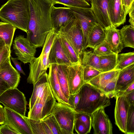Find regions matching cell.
<instances>
[{"label":"cell","instance_id":"obj_1","mask_svg":"<svg viewBox=\"0 0 134 134\" xmlns=\"http://www.w3.org/2000/svg\"><path fill=\"white\" fill-rule=\"evenodd\" d=\"M30 18L26 38L36 48L42 47L48 34L53 30L51 13L54 4L49 0H28Z\"/></svg>","mask_w":134,"mask_h":134},{"label":"cell","instance_id":"obj_2","mask_svg":"<svg viewBox=\"0 0 134 134\" xmlns=\"http://www.w3.org/2000/svg\"><path fill=\"white\" fill-rule=\"evenodd\" d=\"M30 18L28 0H9L0 8V19L27 32Z\"/></svg>","mask_w":134,"mask_h":134},{"label":"cell","instance_id":"obj_3","mask_svg":"<svg viewBox=\"0 0 134 134\" xmlns=\"http://www.w3.org/2000/svg\"><path fill=\"white\" fill-rule=\"evenodd\" d=\"M79 92L81 97L74 109L76 112L85 113L91 115L99 108H105L110 104V98L103 91L88 83H85Z\"/></svg>","mask_w":134,"mask_h":134},{"label":"cell","instance_id":"obj_4","mask_svg":"<svg viewBox=\"0 0 134 134\" xmlns=\"http://www.w3.org/2000/svg\"><path fill=\"white\" fill-rule=\"evenodd\" d=\"M56 100L48 83L29 110L27 117L34 119L43 120L51 114Z\"/></svg>","mask_w":134,"mask_h":134},{"label":"cell","instance_id":"obj_5","mask_svg":"<svg viewBox=\"0 0 134 134\" xmlns=\"http://www.w3.org/2000/svg\"><path fill=\"white\" fill-rule=\"evenodd\" d=\"M76 112L69 106L56 102L51 114L54 115L62 134H74Z\"/></svg>","mask_w":134,"mask_h":134},{"label":"cell","instance_id":"obj_6","mask_svg":"<svg viewBox=\"0 0 134 134\" xmlns=\"http://www.w3.org/2000/svg\"><path fill=\"white\" fill-rule=\"evenodd\" d=\"M0 103L4 107L25 116L27 102L24 94L16 88H9L0 96Z\"/></svg>","mask_w":134,"mask_h":134},{"label":"cell","instance_id":"obj_7","mask_svg":"<svg viewBox=\"0 0 134 134\" xmlns=\"http://www.w3.org/2000/svg\"><path fill=\"white\" fill-rule=\"evenodd\" d=\"M69 7L74 14L81 27L83 36V51L86 49L89 34L98 23L91 7Z\"/></svg>","mask_w":134,"mask_h":134},{"label":"cell","instance_id":"obj_8","mask_svg":"<svg viewBox=\"0 0 134 134\" xmlns=\"http://www.w3.org/2000/svg\"><path fill=\"white\" fill-rule=\"evenodd\" d=\"M59 33L65 37L80 57L83 51V36L80 24L76 18L62 27Z\"/></svg>","mask_w":134,"mask_h":134},{"label":"cell","instance_id":"obj_9","mask_svg":"<svg viewBox=\"0 0 134 134\" xmlns=\"http://www.w3.org/2000/svg\"><path fill=\"white\" fill-rule=\"evenodd\" d=\"M49 54L41 52L39 56L33 58L29 63L30 72L27 81L34 85L49 68Z\"/></svg>","mask_w":134,"mask_h":134},{"label":"cell","instance_id":"obj_10","mask_svg":"<svg viewBox=\"0 0 134 134\" xmlns=\"http://www.w3.org/2000/svg\"><path fill=\"white\" fill-rule=\"evenodd\" d=\"M83 66L81 61L66 65V71L70 95L77 93L85 83L83 76Z\"/></svg>","mask_w":134,"mask_h":134},{"label":"cell","instance_id":"obj_11","mask_svg":"<svg viewBox=\"0 0 134 134\" xmlns=\"http://www.w3.org/2000/svg\"><path fill=\"white\" fill-rule=\"evenodd\" d=\"M13 48L17 59L24 64L29 63L35 57L36 48L31 45L24 36H16L13 42Z\"/></svg>","mask_w":134,"mask_h":134},{"label":"cell","instance_id":"obj_12","mask_svg":"<svg viewBox=\"0 0 134 134\" xmlns=\"http://www.w3.org/2000/svg\"><path fill=\"white\" fill-rule=\"evenodd\" d=\"M5 120L4 124L8 125L18 134H32L31 130L23 116L4 107Z\"/></svg>","mask_w":134,"mask_h":134},{"label":"cell","instance_id":"obj_13","mask_svg":"<svg viewBox=\"0 0 134 134\" xmlns=\"http://www.w3.org/2000/svg\"><path fill=\"white\" fill-rule=\"evenodd\" d=\"M53 30L58 33L61 28L76 19L69 7H56L53 5L51 13Z\"/></svg>","mask_w":134,"mask_h":134},{"label":"cell","instance_id":"obj_14","mask_svg":"<svg viewBox=\"0 0 134 134\" xmlns=\"http://www.w3.org/2000/svg\"><path fill=\"white\" fill-rule=\"evenodd\" d=\"M104 109L103 108H100L91 115L94 134H113L112 124Z\"/></svg>","mask_w":134,"mask_h":134},{"label":"cell","instance_id":"obj_15","mask_svg":"<svg viewBox=\"0 0 134 134\" xmlns=\"http://www.w3.org/2000/svg\"><path fill=\"white\" fill-rule=\"evenodd\" d=\"M91 8L98 23L105 29L113 27L109 11L110 0H90Z\"/></svg>","mask_w":134,"mask_h":134},{"label":"cell","instance_id":"obj_16","mask_svg":"<svg viewBox=\"0 0 134 134\" xmlns=\"http://www.w3.org/2000/svg\"><path fill=\"white\" fill-rule=\"evenodd\" d=\"M115 98V124L121 131L125 133L126 119L130 105L124 95H117Z\"/></svg>","mask_w":134,"mask_h":134},{"label":"cell","instance_id":"obj_17","mask_svg":"<svg viewBox=\"0 0 134 134\" xmlns=\"http://www.w3.org/2000/svg\"><path fill=\"white\" fill-rule=\"evenodd\" d=\"M50 64L69 65L72 64L68 58L63 49L59 33L55 37L49 53Z\"/></svg>","mask_w":134,"mask_h":134},{"label":"cell","instance_id":"obj_18","mask_svg":"<svg viewBox=\"0 0 134 134\" xmlns=\"http://www.w3.org/2000/svg\"><path fill=\"white\" fill-rule=\"evenodd\" d=\"M10 56L0 68V77L10 88H15L19 83L20 76V73L12 65Z\"/></svg>","mask_w":134,"mask_h":134},{"label":"cell","instance_id":"obj_19","mask_svg":"<svg viewBox=\"0 0 134 134\" xmlns=\"http://www.w3.org/2000/svg\"><path fill=\"white\" fill-rule=\"evenodd\" d=\"M57 65L51 64L49 68L48 83L52 92L56 100L59 103L70 106L69 101L62 91L57 74Z\"/></svg>","mask_w":134,"mask_h":134},{"label":"cell","instance_id":"obj_20","mask_svg":"<svg viewBox=\"0 0 134 134\" xmlns=\"http://www.w3.org/2000/svg\"><path fill=\"white\" fill-rule=\"evenodd\" d=\"M134 82V64L120 70L114 92L116 98L119 92L124 91Z\"/></svg>","mask_w":134,"mask_h":134},{"label":"cell","instance_id":"obj_21","mask_svg":"<svg viewBox=\"0 0 134 134\" xmlns=\"http://www.w3.org/2000/svg\"><path fill=\"white\" fill-rule=\"evenodd\" d=\"M109 11L113 27L116 28L125 22L127 15L123 9L121 0H110Z\"/></svg>","mask_w":134,"mask_h":134},{"label":"cell","instance_id":"obj_22","mask_svg":"<svg viewBox=\"0 0 134 134\" xmlns=\"http://www.w3.org/2000/svg\"><path fill=\"white\" fill-rule=\"evenodd\" d=\"M105 30L106 37L105 41L108 44L114 53L119 54L124 48L119 30L112 27Z\"/></svg>","mask_w":134,"mask_h":134},{"label":"cell","instance_id":"obj_23","mask_svg":"<svg viewBox=\"0 0 134 134\" xmlns=\"http://www.w3.org/2000/svg\"><path fill=\"white\" fill-rule=\"evenodd\" d=\"M105 29L98 23L89 35L86 48L89 47L94 49L105 41Z\"/></svg>","mask_w":134,"mask_h":134},{"label":"cell","instance_id":"obj_24","mask_svg":"<svg viewBox=\"0 0 134 134\" xmlns=\"http://www.w3.org/2000/svg\"><path fill=\"white\" fill-rule=\"evenodd\" d=\"M48 83V74L46 72L33 85V91L30 99L29 104V110L32 109L37 99L41 95Z\"/></svg>","mask_w":134,"mask_h":134},{"label":"cell","instance_id":"obj_25","mask_svg":"<svg viewBox=\"0 0 134 134\" xmlns=\"http://www.w3.org/2000/svg\"><path fill=\"white\" fill-rule=\"evenodd\" d=\"M66 65H57V74L62 92L69 101L70 94L66 73Z\"/></svg>","mask_w":134,"mask_h":134},{"label":"cell","instance_id":"obj_26","mask_svg":"<svg viewBox=\"0 0 134 134\" xmlns=\"http://www.w3.org/2000/svg\"><path fill=\"white\" fill-rule=\"evenodd\" d=\"M117 54L114 53L99 56L100 71L102 72L114 69L117 65Z\"/></svg>","mask_w":134,"mask_h":134},{"label":"cell","instance_id":"obj_27","mask_svg":"<svg viewBox=\"0 0 134 134\" xmlns=\"http://www.w3.org/2000/svg\"><path fill=\"white\" fill-rule=\"evenodd\" d=\"M16 29L15 27L8 23L3 22L0 24V37L3 39L5 45L10 48Z\"/></svg>","mask_w":134,"mask_h":134},{"label":"cell","instance_id":"obj_28","mask_svg":"<svg viewBox=\"0 0 134 134\" xmlns=\"http://www.w3.org/2000/svg\"><path fill=\"white\" fill-rule=\"evenodd\" d=\"M119 32L124 47L134 48V28L130 25L124 26Z\"/></svg>","mask_w":134,"mask_h":134},{"label":"cell","instance_id":"obj_29","mask_svg":"<svg viewBox=\"0 0 134 134\" xmlns=\"http://www.w3.org/2000/svg\"><path fill=\"white\" fill-rule=\"evenodd\" d=\"M59 34L64 50L71 63L73 64L81 61L80 57L77 54L65 37L61 33H59Z\"/></svg>","mask_w":134,"mask_h":134},{"label":"cell","instance_id":"obj_30","mask_svg":"<svg viewBox=\"0 0 134 134\" xmlns=\"http://www.w3.org/2000/svg\"><path fill=\"white\" fill-rule=\"evenodd\" d=\"M82 54V56L81 63L83 66H90L100 71L99 56L93 53L92 51L85 50L83 52Z\"/></svg>","mask_w":134,"mask_h":134},{"label":"cell","instance_id":"obj_31","mask_svg":"<svg viewBox=\"0 0 134 134\" xmlns=\"http://www.w3.org/2000/svg\"><path fill=\"white\" fill-rule=\"evenodd\" d=\"M134 64V52L118 54L117 63L114 70H120Z\"/></svg>","mask_w":134,"mask_h":134},{"label":"cell","instance_id":"obj_32","mask_svg":"<svg viewBox=\"0 0 134 134\" xmlns=\"http://www.w3.org/2000/svg\"><path fill=\"white\" fill-rule=\"evenodd\" d=\"M55 5L60 4L66 6L78 8H89V4L86 0H49Z\"/></svg>","mask_w":134,"mask_h":134},{"label":"cell","instance_id":"obj_33","mask_svg":"<svg viewBox=\"0 0 134 134\" xmlns=\"http://www.w3.org/2000/svg\"><path fill=\"white\" fill-rule=\"evenodd\" d=\"M23 117L29 124L32 134H46L42 126V120L29 118L25 116Z\"/></svg>","mask_w":134,"mask_h":134},{"label":"cell","instance_id":"obj_34","mask_svg":"<svg viewBox=\"0 0 134 134\" xmlns=\"http://www.w3.org/2000/svg\"><path fill=\"white\" fill-rule=\"evenodd\" d=\"M120 70H113L100 73L99 89L103 91L107 84L119 73Z\"/></svg>","mask_w":134,"mask_h":134},{"label":"cell","instance_id":"obj_35","mask_svg":"<svg viewBox=\"0 0 134 134\" xmlns=\"http://www.w3.org/2000/svg\"><path fill=\"white\" fill-rule=\"evenodd\" d=\"M42 120L49 126L53 134H62L60 126L54 115L51 114Z\"/></svg>","mask_w":134,"mask_h":134},{"label":"cell","instance_id":"obj_36","mask_svg":"<svg viewBox=\"0 0 134 134\" xmlns=\"http://www.w3.org/2000/svg\"><path fill=\"white\" fill-rule=\"evenodd\" d=\"M125 134H134V105H130L126 119Z\"/></svg>","mask_w":134,"mask_h":134},{"label":"cell","instance_id":"obj_37","mask_svg":"<svg viewBox=\"0 0 134 134\" xmlns=\"http://www.w3.org/2000/svg\"><path fill=\"white\" fill-rule=\"evenodd\" d=\"M102 72L89 65L83 66V76L84 82L87 83Z\"/></svg>","mask_w":134,"mask_h":134},{"label":"cell","instance_id":"obj_38","mask_svg":"<svg viewBox=\"0 0 134 134\" xmlns=\"http://www.w3.org/2000/svg\"><path fill=\"white\" fill-rule=\"evenodd\" d=\"M93 52L98 56L114 53L105 41L94 49Z\"/></svg>","mask_w":134,"mask_h":134},{"label":"cell","instance_id":"obj_39","mask_svg":"<svg viewBox=\"0 0 134 134\" xmlns=\"http://www.w3.org/2000/svg\"><path fill=\"white\" fill-rule=\"evenodd\" d=\"M119 73L108 82L103 91L110 98L114 97V92Z\"/></svg>","mask_w":134,"mask_h":134},{"label":"cell","instance_id":"obj_40","mask_svg":"<svg viewBox=\"0 0 134 134\" xmlns=\"http://www.w3.org/2000/svg\"><path fill=\"white\" fill-rule=\"evenodd\" d=\"M75 119H79L84 123L90 131L91 127V118L90 115L83 113L75 112Z\"/></svg>","mask_w":134,"mask_h":134},{"label":"cell","instance_id":"obj_41","mask_svg":"<svg viewBox=\"0 0 134 134\" xmlns=\"http://www.w3.org/2000/svg\"><path fill=\"white\" fill-rule=\"evenodd\" d=\"M11 55V48L5 44L0 48V68Z\"/></svg>","mask_w":134,"mask_h":134},{"label":"cell","instance_id":"obj_42","mask_svg":"<svg viewBox=\"0 0 134 134\" xmlns=\"http://www.w3.org/2000/svg\"><path fill=\"white\" fill-rule=\"evenodd\" d=\"M74 129L78 134H86L90 133V131L84 123L77 119H75Z\"/></svg>","mask_w":134,"mask_h":134},{"label":"cell","instance_id":"obj_43","mask_svg":"<svg viewBox=\"0 0 134 134\" xmlns=\"http://www.w3.org/2000/svg\"><path fill=\"white\" fill-rule=\"evenodd\" d=\"M80 97V95L79 92L74 94L70 95L69 99L70 106L75 109L79 102Z\"/></svg>","mask_w":134,"mask_h":134},{"label":"cell","instance_id":"obj_44","mask_svg":"<svg viewBox=\"0 0 134 134\" xmlns=\"http://www.w3.org/2000/svg\"><path fill=\"white\" fill-rule=\"evenodd\" d=\"M0 134H18L7 125L3 124L0 126Z\"/></svg>","mask_w":134,"mask_h":134},{"label":"cell","instance_id":"obj_45","mask_svg":"<svg viewBox=\"0 0 134 134\" xmlns=\"http://www.w3.org/2000/svg\"><path fill=\"white\" fill-rule=\"evenodd\" d=\"M121 1L124 10L127 15L132 4L134 2V0H121Z\"/></svg>","mask_w":134,"mask_h":134},{"label":"cell","instance_id":"obj_46","mask_svg":"<svg viewBox=\"0 0 134 134\" xmlns=\"http://www.w3.org/2000/svg\"><path fill=\"white\" fill-rule=\"evenodd\" d=\"M10 59L13 62L14 65L17 70L20 73H21L24 75L25 74L22 69L21 66V63L19 62L17 58H14L12 57L11 55L10 56Z\"/></svg>","mask_w":134,"mask_h":134},{"label":"cell","instance_id":"obj_47","mask_svg":"<svg viewBox=\"0 0 134 134\" xmlns=\"http://www.w3.org/2000/svg\"><path fill=\"white\" fill-rule=\"evenodd\" d=\"M130 17L129 22L131 26L134 28V2L130 8L128 13Z\"/></svg>","mask_w":134,"mask_h":134},{"label":"cell","instance_id":"obj_48","mask_svg":"<svg viewBox=\"0 0 134 134\" xmlns=\"http://www.w3.org/2000/svg\"><path fill=\"white\" fill-rule=\"evenodd\" d=\"M9 88V85L0 77V96L6 90Z\"/></svg>","mask_w":134,"mask_h":134},{"label":"cell","instance_id":"obj_49","mask_svg":"<svg viewBox=\"0 0 134 134\" xmlns=\"http://www.w3.org/2000/svg\"><path fill=\"white\" fill-rule=\"evenodd\" d=\"M100 74L94 77L87 83L99 89Z\"/></svg>","mask_w":134,"mask_h":134},{"label":"cell","instance_id":"obj_50","mask_svg":"<svg viewBox=\"0 0 134 134\" xmlns=\"http://www.w3.org/2000/svg\"><path fill=\"white\" fill-rule=\"evenodd\" d=\"M124 95L130 105H134V90Z\"/></svg>","mask_w":134,"mask_h":134},{"label":"cell","instance_id":"obj_51","mask_svg":"<svg viewBox=\"0 0 134 134\" xmlns=\"http://www.w3.org/2000/svg\"><path fill=\"white\" fill-rule=\"evenodd\" d=\"M134 90V82L132 83L123 92H119L117 94L116 96L118 95H125Z\"/></svg>","mask_w":134,"mask_h":134},{"label":"cell","instance_id":"obj_52","mask_svg":"<svg viewBox=\"0 0 134 134\" xmlns=\"http://www.w3.org/2000/svg\"><path fill=\"white\" fill-rule=\"evenodd\" d=\"M5 117L4 108L0 104V125L4 124Z\"/></svg>","mask_w":134,"mask_h":134},{"label":"cell","instance_id":"obj_53","mask_svg":"<svg viewBox=\"0 0 134 134\" xmlns=\"http://www.w3.org/2000/svg\"><path fill=\"white\" fill-rule=\"evenodd\" d=\"M42 123L46 134H53L49 126L42 120Z\"/></svg>","mask_w":134,"mask_h":134},{"label":"cell","instance_id":"obj_54","mask_svg":"<svg viewBox=\"0 0 134 134\" xmlns=\"http://www.w3.org/2000/svg\"><path fill=\"white\" fill-rule=\"evenodd\" d=\"M5 43L3 39L0 37V48Z\"/></svg>","mask_w":134,"mask_h":134},{"label":"cell","instance_id":"obj_55","mask_svg":"<svg viewBox=\"0 0 134 134\" xmlns=\"http://www.w3.org/2000/svg\"><path fill=\"white\" fill-rule=\"evenodd\" d=\"M3 23V22H0V24H1L2 23Z\"/></svg>","mask_w":134,"mask_h":134},{"label":"cell","instance_id":"obj_56","mask_svg":"<svg viewBox=\"0 0 134 134\" xmlns=\"http://www.w3.org/2000/svg\"></svg>","mask_w":134,"mask_h":134}]
</instances>
